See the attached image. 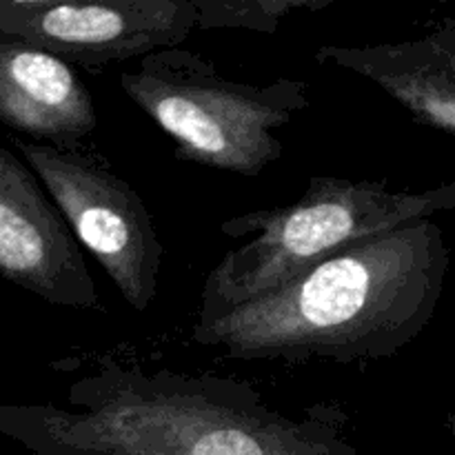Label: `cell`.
<instances>
[{
    "instance_id": "obj_1",
    "label": "cell",
    "mask_w": 455,
    "mask_h": 455,
    "mask_svg": "<svg viewBox=\"0 0 455 455\" xmlns=\"http://www.w3.org/2000/svg\"><path fill=\"white\" fill-rule=\"evenodd\" d=\"M69 409L4 404L0 434L34 455H360L336 416L271 407L247 382L100 360Z\"/></svg>"
},
{
    "instance_id": "obj_2",
    "label": "cell",
    "mask_w": 455,
    "mask_h": 455,
    "mask_svg": "<svg viewBox=\"0 0 455 455\" xmlns=\"http://www.w3.org/2000/svg\"><path fill=\"white\" fill-rule=\"evenodd\" d=\"M449 249L434 220L360 240L278 291L196 323L194 340L235 360L394 358L434 318Z\"/></svg>"
},
{
    "instance_id": "obj_3",
    "label": "cell",
    "mask_w": 455,
    "mask_h": 455,
    "mask_svg": "<svg viewBox=\"0 0 455 455\" xmlns=\"http://www.w3.org/2000/svg\"><path fill=\"white\" fill-rule=\"evenodd\" d=\"M453 209L455 180L425 191H391L382 180L314 176L293 204L222 222L225 235L251 240L227 251L207 274L198 323L278 291L360 240Z\"/></svg>"
},
{
    "instance_id": "obj_4",
    "label": "cell",
    "mask_w": 455,
    "mask_h": 455,
    "mask_svg": "<svg viewBox=\"0 0 455 455\" xmlns=\"http://www.w3.org/2000/svg\"><path fill=\"white\" fill-rule=\"evenodd\" d=\"M120 87L176 142L180 158L244 178L280 160L284 145L275 132L309 107L302 80L238 83L180 47L140 58L136 71L120 76Z\"/></svg>"
},
{
    "instance_id": "obj_5",
    "label": "cell",
    "mask_w": 455,
    "mask_h": 455,
    "mask_svg": "<svg viewBox=\"0 0 455 455\" xmlns=\"http://www.w3.org/2000/svg\"><path fill=\"white\" fill-rule=\"evenodd\" d=\"M74 238L107 271L132 309L158 293L163 244L145 200L124 178L78 149L16 140Z\"/></svg>"
},
{
    "instance_id": "obj_6",
    "label": "cell",
    "mask_w": 455,
    "mask_h": 455,
    "mask_svg": "<svg viewBox=\"0 0 455 455\" xmlns=\"http://www.w3.org/2000/svg\"><path fill=\"white\" fill-rule=\"evenodd\" d=\"M196 29L194 0H0V36L84 69L173 49Z\"/></svg>"
},
{
    "instance_id": "obj_7",
    "label": "cell",
    "mask_w": 455,
    "mask_h": 455,
    "mask_svg": "<svg viewBox=\"0 0 455 455\" xmlns=\"http://www.w3.org/2000/svg\"><path fill=\"white\" fill-rule=\"evenodd\" d=\"M0 275L71 309L98 307L78 240L31 167L0 145Z\"/></svg>"
},
{
    "instance_id": "obj_8",
    "label": "cell",
    "mask_w": 455,
    "mask_h": 455,
    "mask_svg": "<svg viewBox=\"0 0 455 455\" xmlns=\"http://www.w3.org/2000/svg\"><path fill=\"white\" fill-rule=\"evenodd\" d=\"M0 123L40 145L78 149L98 116L92 92L69 62L0 36Z\"/></svg>"
},
{
    "instance_id": "obj_9",
    "label": "cell",
    "mask_w": 455,
    "mask_h": 455,
    "mask_svg": "<svg viewBox=\"0 0 455 455\" xmlns=\"http://www.w3.org/2000/svg\"><path fill=\"white\" fill-rule=\"evenodd\" d=\"M315 60L363 76L422 124L455 136V25L404 43L324 44Z\"/></svg>"
},
{
    "instance_id": "obj_10",
    "label": "cell",
    "mask_w": 455,
    "mask_h": 455,
    "mask_svg": "<svg viewBox=\"0 0 455 455\" xmlns=\"http://www.w3.org/2000/svg\"><path fill=\"white\" fill-rule=\"evenodd\" d=\"M333 0H194L198 29H247L271 36L293 12H315Z\"/></svg>"
}]
</instances>
